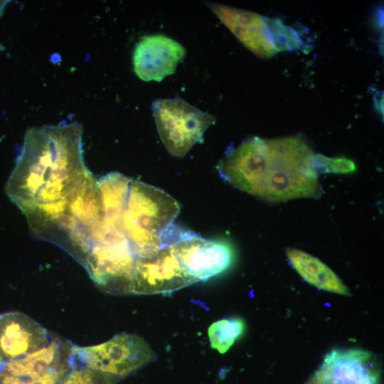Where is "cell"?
<instances>
[{
  "mask_svg": "<svg viewBox=\"0 0 384 384\" xmlns=\"http://www.w3.org/2000/svg\"><path fill=\"white\" fill-rule=\"evenodd\" d=\"M286 254L293 267L309 284L325 291L349 295L348 289L341 279L319 259L293 248L287 249Z\"/></svg>",
  "mask_w": 384,
  "mask_h": 384,
  "instance_id": "14",
  "label": "cell"
},
{
  "mask_svg": "<svg viewBox=\"0 0 384 384\" xmlns=\"http://www.w3.org/2000/svg\"><path fill=\"white\" fill-rule=\"evenodd\" d=\"M305 384H346L325 367L320 366L314 375Z\"/></svg>",
  "mask_w": 384,
  "mask_h": 384,
  "instance_id": "20",
  "label": "cell"
},
{
  "mask_svg": "<svg viewBox=\"0 0 384 384\" xmlns=\"http://www.w3.org/2000/svg\"><path fill=\"white\" fill-rule=\"evenodd\" d=\"M105 218L97 181L91 174L69 198L65 213L54 221V234L65 245L90 247L92 230Z\"/></svg>",
  "mask_w": 384,
  "mask_h": 384,
  "instance_id": "6",
  "label": "cell"
},
{
  "mask_svg": "<svg viewBox=\"0 0 384 384\" xmlns=\"http://www.w3.org/2000/svg\"><path fill=\"white\" fill-rule=\"evenodd\" d=\"M314 167L317 173L348 174L356 169L354 162L345 157L329 158L314 155Z\"/></svg>",
  "mask_w": 384,
  "mask_h": 384,
  "instance_id": "19",
  "label": "cell"
},
{
  "mask_svg": "<svg viewBox=\"0 0 384 384\" xmlns=\"http://www.w3.org/2000/svg\"><path fill=\"white\" fill-rule=\"evenodd\" d=\"M314 155L299 137H253L228 149L217 169L233 186L268 201L314 198L320 192Z\"/></svg>",
  "mask_w": 384,
  "mask_h": 384,
  "instance_id": "2",
  "label": "cell"
},
{
  "mask_svg": "<svg viewBox=\"0 0 384 384\" xmlns=\"http://www.w3.org/2000/svg\"><path fill=\"white\" fill-rule=\"evenodd\" d=\"M245 323L240 318L221 319L208 328V337L211 347L219 353H225L243 334Z\"/></svg>",
  "mask_w": 384,
  "mask_h": 384,
  "instance_id": "16",
  "label": "cell"
},
{
  "mask_svg": "<svg viewBox=\"0 0 384 384\" xmlns=\"http://www.w3.org/2000/svg\"><path fill=\"white\" fill-rule=\"evenodd\" d=\"M33 380V377L14 375L0 368V384H30Z\"/></svg>",
  "mask_w": 384,
  "mask_h": 384,
  "instance_id": "21",
  "label": "cell"
},
{
  "mask_svg": "<svg viewBox=\"0 0 384 384\" xmlns=\"http://www.w3.org/2000/svg\"><path fill=\"white\" fill-rule=\"evenodd\" d=\"M73 351L76 365L119 377L155 358L152 349L142 337L128 333L117 334L98 345H74Z\"/></svg>",
  "mask_w": 384,
  "mask_h": 384,
  "instance_id": "5",
  "label": "cell"
},
{
  "mask_svg": "<svg viewBox=\"0 0 384 384\" xmlns=\"http://www.w3.org/2000/svg\"><path fill=\"white\" fill-rule=\"evenodd\" d=\"M196 282L167 245L150 257L137 259L130 294L166 295Z\"/></svg>",
  "mask_w": 384,
  "mask_h": 384,
  "instance_id": "8",
  "label": "cell"
},
{
  "mask_svg": "<svg viewBox=\"0 0 384 384\" xmlns=\"http://www.w3.org/2000/svg\"><path fill=\"white\" fill-rule=\"evenodd\" d=\"M208 6L236 38L256 55L269 58L277 52L265 17L215 3H208Z\"/></svg>",
  "mask_w": 384,
  "mask_h": 384,
  "instance_id": "12",
  "label": "cell"
},
{
  "mask_svg": "<svg viewBox=\"0 0 384 384\" xmlns=\"http://www.w3.org/2000/svg\"><path fill=\"white\" fill-rule=\"evenodd\" d=\"M151 107L160 138L176 157L184 156L195 144L202 142L205 131L215 121L179 97L156 100Z\"/></svg>",
  "mask_w": 384,
  "mask_h": 384,
  "instance_id": "4",
  "label": "cell"
},
{
  "mask_svg": "<svg viewBox=\"0 0 384 384\" xmlns=\"http://www.w3.org/2000/svg\"><path fill=\"white\" fill-rule=\"evenodd\" d=\"M188 272L197 281H206L226 270L232 264L231 247L221 241L204 239L184 230L170 245Z\"/></svg>",
  "mask_w": 384,
  "mask_h": 384,
  "instance_id": "9",
  "label": "cell"
},
{
  "mask_svg": "<svg viewBox=\"0 0 384 384\" xmlns=\"http://www.w3.org/2000/svg\"><path fill=\"white\" fill-rule=\"evenodd\" d=\"M180 205L163 190L132 180L122 215V233L137 258L150 257L164 247Z\"/></svg>",
  "mask_w": 384,
  "mask_h": 384,
  "instance_id": "3",
  "label": "cell"
},
{
  "mask_svg": "<svg viewBox=\"0 0 384 384\" xmlns=\"http://www.w3.org/2000/svg\"><path fill=\"white\" fill-rule=\"evenodd\" d=\"M186 54L177 41L161 34L142 37L132 57L134 70L144 81L161 82L173 74Z\"/></svg>",
  "mask_w": 384,
  "mask_h": 384,
  "instance_id": "10",
  "label": "cell"
},
{
  "mask_svg": "<svg viewBox=\"0 0 384 384\" xmlns=\"http://www.w3.org/2000/svg\"><path fill=\"white\" fill-rule=\"evenodd\" d=\"M111 375L75 364L62 384H112Z\"/></svg>",
  "mask_w": 384,
  "mask_h": 384,
  "instance_id": "18",
  "label": "cell"
},
{
  "mask_svg": "<svg viewBox=\"0 0 384 384\" xmlns=\"http://www.w3.org/2000/svg\"><path fill=\"white\" fill-rule=\"evenodd\" d=\"M131 181V178L117 172L107 174L97 181L105 221L112 230L122 235V215Z\"/></svg>",
  "mask_w": 384,
  "mask_h": 384,
  "instance_id": "15",
  "label": "cell"
},
{
  "mask_svg": "<svg viewBox=\"0 0 384 384\" xmlns=\"http://www.w3.org/2000/svg\"><path fill=\"white\" fill-rule=\"evenodd\" d=\"M73 346L70 341L51 335L49 342L41 349L1 365L0 368L16 376L36 378L55 372L65 378L74 368Z\"/></svg>",
  "mask_w": 384,
  "mask_h": 384,
  "instance_id": "13",
  "label": "cell"
},
{
  "mask_svg": "<svg viewBox=\"0 0 384 384\" xmlns=\"http://www.w3.org/2000/svg\"><path fill=\"white\" fill-rule=\"evenodd\" d=\"M49 331L19 311L0 314V364L31 354L50 341Z\"/></svg>",
  "mask_w": 384,
  "mask_h": 384,
  "instance_id": "11",
  "label": "cell"
},
{
  "mask_svg": "<svg viewBox=\"0 0 384 384\" xmlns=\"http://www.w3.org/2000/svg\"><path fill=\"white\" fill-rule=\"evenodd\" d=\"M137 261L126 238L91 246L82 265L102 291L117 295L130 294Z\"/></svg>",
  "mask_w": 384,
  "mask_h": 384,
  "instance_id": "7",
  "label": "cell"
},
{
  "mask_svg": "<svg viewBox=\"0 0 384 384\" xmlns=\"http://www.w3.org/2000/svg\"><path fill=\"white\" fill-rule=\"evenodd\" d=\"M265 21L277 51L294 50L301 47L302 40L292 28L283 24L279 19L265 17Z\"/></svg>",
  "mask_w": 384,
  "mask_h": 384,
  "instance_id": "17",
  "label": "cell"
},
{
  "mask_svg": "<svg viewBox=\"0 0 384 384\" xmlns=\"http://www.w3.org/2000/svg\"><path fill=\"white\" fill-rule=\"evenodd\" d=\"M82 136L77 122L27 130L6 185L26 217L67 202L92 174L84 162Z\"/></svg>",
  "mask_w": 384,
  "mask_h": 384,
  "instance_id": "1",
  "label": "cell"
}]
</instances>
